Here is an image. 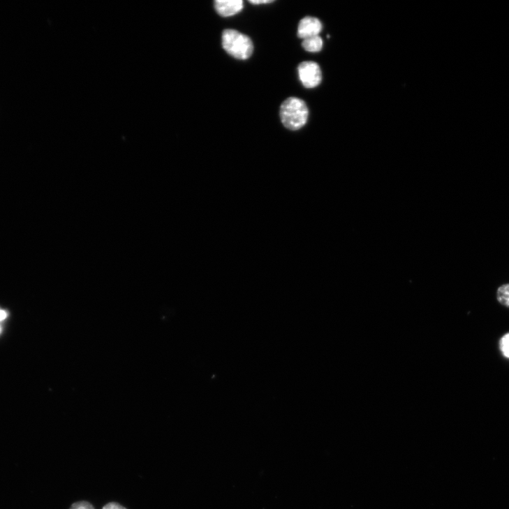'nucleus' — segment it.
<instances>
[{"instance_id": "f257e3e1", "label": "nucleus", "mask_w": 509, "mask_h": 509, "mask_svg": "<svg viewBox=\"0 0 509 509\" xmlns=\"http://www.w3.org/2000/svg\"><path fill=\"white\" fill-rule=\"evenodd\" d=\"M279 116L286 128L297 131L306 125L309 118V109L303 100L290 97L281 105Z\"/></svg>"}, {"instance_id": "f03ea898", "label": "nucleus", "mask_w": 509, "mask_h": 509, "mask_svg": "<svg viewBox=\"0 0 509 509\" xmlns=\"http://www.w3.org/2000/svg\"><path fill=\"white\" fill-rule=\"evenodd\" d=\"M222 46L226 52L238 60H247L253 52L251 38L234 29H226L222 34Z\"/></svg>"}, {"instance_id": "7ed1b4c3", "label": "nucleus", "mask_w": 509, "mask_h": 509, "mask_svg": "<svg viewBox=\"0 0 509 509\" xmlns=\"http://www.w3.org/2000/svg\"><path fill=\"white\" fill-rule=\"evenodd\" d=\"M300 79L307 89L318 87L322 81V72L319 66L314 62L302 63L298 68Z\"/></svg>"}, {"instance_id": "20e7f679", "label": "nucleus", "mask_w": 509, "mask_h": 509, "mask_svg": "<svg viewBox=\"0 0 509 509\" xmlns=\"http://www.w3.org/2000/svg\"><path fill=\"white\" fill-rule=\"evenodd\" d=\"M322 29L323 26L319 20L315 17H307L300 21L297 34L300 38L304 40L318 36Z\"/></svg>"}, {"instance_id": "39448f33", "label": "nucleus", "mask_w": 509, "mask_h": 509, "mask_svg": "<svg viewBox=\"0 0 509 509\" xmlns=\"http://www.w3.org/2000/svg\"><path fill=\"white\" fill-rule=\"evenodd\" d=\"M214 8L217 13L223 17L234 16L244 8L242 0H216Z\"/></svg>"}, {"instance_id": "423d86ee", "label": "nucleus", "mask_w": 509, "mask_h": 509, "mask_svg": "<svg viewBox=\"0 0 509 509\" xmlns=\"http://www.w3.org/2000/svg\"><path fill=\"white\" fill-rule=\"evenodd\" d=\"M323 42L319 36L306 38L302 42V46L308 52H317L322 50Z\"/></svg>"}, {"instance_id": "0eeeda50", "label": "nucleus", "mask_w": 509, "mask_h": 509, "mask_svg": "<svg viewBox=\"0 0 509 509\" xmlns=\"http://www.w3.org/2000/svg\"><path fill=\"white\" fill-rule=\"evenodd\" d=\"M496 299L501 305L509 309V284L502 285L497 289Z\"/></svg>"}, {"instance_id": "6e6552de", "label": "nucleus", "mask_w": 509, "mask_h": 509, "mask_svg": "<svg viewBox=\"0 0 509 509\" xmlns=\"http://www.w3.org/2000/svg\"><path fill=\"white\" fill-rule=\"evenodd\" d=\"M500 350L504 357L509 358V333L505 334L500 341Z\"/></svg>"}, {"instance_id": "1a4fd4ad", "label": "nucleus", "mask_w": 509, "mask_h": 509, "mask_svg": "<svg viewBox=\"0 0 509 509\" xmlns=\"http://www.w3.org/2000/svg\"><path fill=\"white\" fill-rule=\"evenodd\" d=\"M70 509H95L91 503L86 501H80L74 503Z\"/></svg>"}, {"instance_id": "9d476101", "label": "nucleus", "mask_w": 509, "mask_h": 509, "mask_svg": "<svg viewBox=\"0 0 509 509\" xmlns=\"http://www.w3.org/2000/svg\"><path fill=\"white\" fill-rule=\"evenodd\" d=\"M102 509H127L122 505L117 502H110L105 504Z\"/></svg>"}, {"instance_id": "9b49d317", "label": "nucleus", "mask_w": 509, "mask_h": 509, "mask_svg": "<svg viewBox=\"0 0 509 509\" xmlns=\"http://www.w3.org/2000/svg\"><path fill=\"white\" fill-rule=\"evenodd\" d=\"M8 312L6 310L0 309V323L8 318ZM2 332V326L0 325V333Z\"/></svg>"}, {"instance_id": "f8f14e48", "label": "nucleus", "mask_w": 509, "mask_h": 509, "mask_svg": "<svg viewBox=\"0 0 509 509\" xmlns=\"http://www.w3.org/2000/svg\"><path fill=\"white\" fill-rule=\"evenodd\" d=\"M273 0H251L250 3L253 5L270 4L273 3Z\"/></svg>"}]
</instances>
